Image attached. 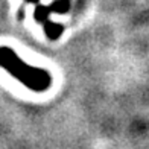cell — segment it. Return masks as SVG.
I'll list each match as a JSON object with an SVG mask.
<instances>
[{"label":"cell","instance_id":"3","mask_svg":"<svg viewBox=\"0 0 149 149\" xmlns=\"http://www.w3.org/2000/svg\"><path fill=\"white\" fill-rule=\"evenodd\" d=\"M44 31H46V35L47 38L50 40H58L61 37V33H63L64 28L61 24H56V23H52L50 20L47 23H44Z\"/></svg>","mask_w":149,"mask_h":149},{"label":"cell","instance_id":"4","mask_svg":"<svg viewBox=\"0 0 149 149\" xmlns=\"http://www.w3.org/2000/svg\"><path fill=\"white\" fill-rule=\"evenodd\" d=\"M26 2H28V3H38L40 0H26Z\"/></svg>","mask_w":149,"mask_h":149},{"label":"cell","instance_id":"2","mask_svg":"<svg viewBox=\"0 0 149 149\" xmlns=\"http://www.w3.org/2000/svg\"><path fill=\"white\" fill-rule=\"evenodd\" d=\"M70 9V0H53V3L49 6H38L33 12V18L38 23H47L50 14H64Z\"/></svg>","mask_w":149,"mask_h":149},{"label":"cell","instance_id":"1","mask_svg":"<svg viewBox=\"0 0 149 149\" xmlns=\"http://www.w3.org/2000/svg\"><path fill=\"white\" fill-rule=\"evenodd\" d=\"M0 67H3L9 74L32 91L43 93L52 85V76L49 72L26 64L11 47L0 46Z\"/></svg>","mask_w":149,"mask_h":149}]
</instances>
